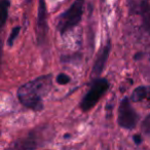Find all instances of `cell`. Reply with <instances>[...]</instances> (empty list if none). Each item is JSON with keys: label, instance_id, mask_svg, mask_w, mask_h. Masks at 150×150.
Masks as SVG:
<instances>
[{"label": "cell", "instance_id": "cell-10", "mask_svg": "<svg viewBox=\"0 0 150 150\" xmlns=\"http://www.w3.org/2000/svg\"><path fill=\"white\" fill-rule=\"evenodd\" d=\"M142 132L146 135H150V114H148L142 122Z\"/></svg>", "mask_w": 150, "mask_h": 150}, {"label": "cell", "instance_id": "cell-9", "mask_svg": "<svg viewBox=\"0 0 150 150\" xmlns=\"http://www.w3.org/2000/svg\"><path fill=\"white\" fill-rule=\"evenodd\" d=\"M8 7H9V1L7 0H3L2 1V5H1V8H2V23L1 25H4L5 21L7 19V11H8Z\"/></svg>", "mask_w": 150, "mask_h": 150}, {"label": "cell", "instance_id": "cell-12", "mask_svg": "<svg viewBox=\"0 0 150 150\" xmlns=\"http://www.w3.org/2000/svg\"><path fill=\"white\" fill-rule=\"evenodd\" d=\"M19 31H20V28L19 27L15 28V29L13 30V32H11V36H9L8 40H7V42H8L9 44H13V39H15V38L18 36V34H19Z\"/></svg>", "mask_w": 150, "mask_h": 150}, {"label": "cell", "instance_id": "cell-11", "mask_svg": "<svg viewBox=\"0 0 150 150\" xmlns=\"http://www.w3.org/2000/svg\"><path fill=\"white\" fill-rule=\"evenodd\" d=\"M57 81L60 84H67L70 81V77L66 74H60L58 77H57Z\"/></svg>", "mask_w": 150, "mask_h": 150}, {"label": "cell", "instance_id": "cell-4", "mask_svg": "<svg viewBox=\"0 0 150 150\" xmlns=\"http://www.w3.org/2000/svg\"><path fill=\"white\" fill-rule=\"evenodd\" d=\"M117 120H118V123L121 127L127 129H132L137 125L138 114L132 107L127 98L123 99L119 105Z\"/></svg>", "mask_w": 150, "mask_h": 150}, {"label": "cell", "instance_id": "cell-13", "mask_svg": "<svg viewBox=\"0 0 150 150\" xmlns=\"http://www.w3.org/2000/svg\"><path fill=\"white\" fill-rule=\"evenodd\" d=\"M134 139H135V142L137 144L141 143V137H140V136H135V137H134Z\"/></svg>", "mask_w": 150, "mask_h": 150}, {"label": "cell", "instance_id": "cell-7", "mask_svg": "<svg viewBox=\"0 0 150 150\" xmlns=\"http://www.w3.org/2000/svg\"><path fill=\"white\" fill-rule=\"evenodd\" d=\"M149 5V0H127L129 13L133 15H141Z\"/></svg>", "mask_w": 150, "mask_h": 150}, {"label": "cell", "instance_id": "cell-5", "mask_svg": "<svg viewBox=\"0 0 150 150\" xmlns=\"http://www.w3.org/2000/svg\"><path fill=\"white\" fill-rule=\"evenodd\" d=\"M109 52H110V44H106L105 47L100 52L96 62H95L94 68H93V71H92V75H94V76H99V75L102 73L103 69H104L105 65H106L107 59H108Z\"/></svg>", "mask_w": 150, "mask_h": 150}, {"label": "cell", "instance_id": "cell-8", "mask_svg": "<svg viewBox=\"0 0 150 150\" xmlns=\"http://www.w3.org/2000/svg\"><path fill=\"white\" fill-rule=\"evenodd\" d=\"M143 18V24L146 29H150V4L144 9V11L141 13Z\"/></svg>", "mask_w": 150, "mask_h": 150}, {"label": "cell", "instance_id": "cell-3", "mask_svg": "<svg viewBox=\"0 0 150 150\" xmlns=\"http://www.w3.org/2000/svg\"><path fill=\"white\" fill-rule=\"evenodd\" d=\"M109 88V83L106 79H97L92 84L88 92L86 94L83 99L81 100V109L84 111L93 108L97 104L99 100L102 98V96L105 94Z\"/></svg>", "mask_w": 150, "mask_h": 150}, {"label": "cell", "instance_id": "cell-6", "mask_svg": "<svg viewBox=\"0 0 150 150\" xmlns=\"http://www.w3.org/2000/svg\"><path fill=\"white\" fill-rule=\"evenodd\" d=\"M133 102H147L150 105V86H139L131 96Z\"/></svg>", "mask_w": 150, "mask_h": 150}, {"label": "cell", "instance_id": "cell-14", "mask_svg": "<svg viewBox=\"0 0 150 150\" xmlns=\"http://www.w3.org/2000/svg\"><path fill=\"white\" fill-rule=\"evenodd\" d=\"M149 59H150V54H149Z\"/></svg>", "mask_w": 150, "mask_h": 150}, {"label": "cell", "instance_id": "cell-1", "mask_svg": "<svg viewBox=\"0 0 150 150\" xmlns=\"http://www.w3.org/2000/svg\"><path fill=\"white\" fill-rule=\"evenodd\" d=\"M52 86V75H44L23 84L18 91V97L28 108L39 110L42 108V99L50 93Z\"/></svg>", "mask_w": 150, "mask_h": 150}, {"label": "cell", "instance_id": "cell-2", "mask_svg": "<svg viewBox=\"0 0 150 150\" xmlns=\"http://www.w3.org/2000/svg\"><path fill=\"white\" fill-rule=\"evenodd\" d=\"M83 0H76L68 11L61 16L58 22V29L61 33H65L79 23L83 13Z\"/></svg>", "mask_w": 150, "mask_h": 150}]
</instances>
